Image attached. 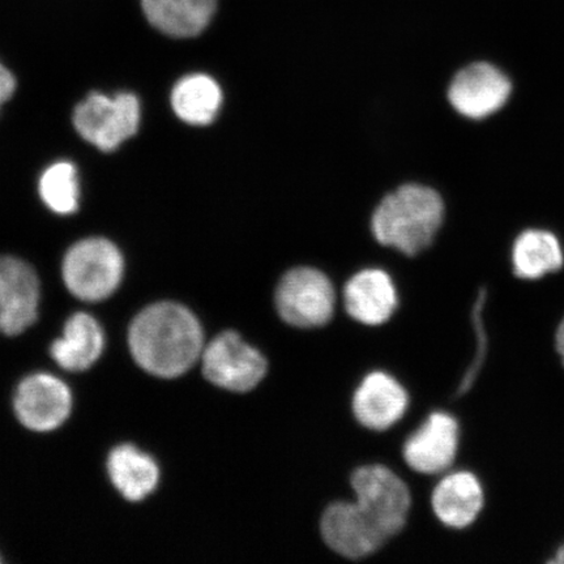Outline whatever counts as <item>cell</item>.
Masks as SVG:
<instances>
[{"label": "cell", "mask_w": 564, "mask_h": 564, "mask_svg": "<svg viewBox=\"0 0 564 564\" xmlns=\"http://www.w3.org/2000/svg\"><path fill=\"white\" fill-rule=\"evenodd\" d=\"M129 347L140 368L152 376L181 377L202 358V324L180 303H154L132 321Z\"/></svg>", "instance_id": "6da1fadb"}, {"label": "cell", "mask_w": 564, "mask_h": 564, "mask_svg": "<svg viewBox=\"0 0 564 564\" xmlns=\"http://www.w3.org/2000/svg\"><path fill=\"white\" fill-rule=\"evenodd\" d=\"M443 216L441 195L413 183L401 186L380 202L371 218V230L380 245L415 257L432 245Z\"/></svg>", "instance_id": "7a4b0ae2"}, {"label": "cell", "mask_w": 564, "mask_h": 564, "mask_svg": "<svg viewBox=\"0 0 564 564\" xmlns=\"http://www.w3.org/2000/svg\"><path fill=\"white\" fill-rule=\"evenodd\" d=\"M124 260L118 247L105 238L75 243L63 260V280L70 294L86 302L104 301L121 284Z\"/></svg>", "instance_id": "3957f363"}, {"label": "cell", "mask_w": 564, "mask_h": 564, "mask_svg": "<svg viewBox=\"0 0 564 564\" xmlns=\"http://www.w3.org/2000/svg\"><path fill=\"white\" fill-rule=\"evenodd\" d=\"M274 302L285 323L297 328H316L333 319L336 294L326 274L299 267L282 276Z\"/></svg>", "instance_id": "277c9868"}, {"label": "cell", "mask_w": 564, "mask_h": 564, "mask_svg": "<svg viewBox=\"0 0 564 564\" xmlns=\"http://www.w3.org/2000/svg\"><path fill=\"white\" fill-rule=\"evenodd\" d=\"M350 482L359 509L387 540L403 531L412 505L403 479L382 465H369L357 469Z\"/></svg>", "instance_id": "5b68a950"}, {"label": "cell", "mask_w": 564, "mask_h": 564, "mask_svg": "<svg viewBox=\"0 0 564 564\" xmlns=\"http://www.w3.org/2000/svg\"><path fill=\"white\" fill-rule=\"evenodd\" d=\"M139 123L140 102L132 94L115 97L90 94L74 111L76 131L104 152L117 150L135 135Z\"/></svg>", "instance_id": "8992f818"}, {"label": "cell", "mask_w": 564, "mask_h": 564, "mask_svg": "<svg viewBox=\"0 0 564 564\" xmlns=\"http://www.w3.org/2000/svg\"><path fill=\"white\" fill-rule=\"evenodd\" d=\"M204 377L231 392H249L265 377L268 364L262 352L241 335L227 330L212 340L202 355Z\"/></svg>", "instance_id": "52a82bcc"}, {"label": "cell", "mask_w": 564, "mask_h": 564, "mask_svg": "<svg viewBox=\"0 0 564 564\" xmlns=\"http://www.w3.org/2000/svg\"><path fill=\"white\" fill-rule=\"evenodd\" d=\"M13 409L21 425L32 432H53L69 417L73 393L63 380L52 373H33L19 384Z\"/></svg>", "instance_id": "ba28073f"}, {"label": "cell", "mask_w": 564, "mask_h": 564, "mask_svg": "<svg viewBox=\"0 0 564 564\" xmlns=\"http://www.w3.org/2000/svg\"><path fill=\"white\" fill-rule=\"evenodd\" d=\"M41 288L37 274L23 260L0 257V334H24L39 319Z\"/></svg>", "instance_id": "9c48e42d"}, {"label": "cell", "mask_w": 564, "mask_h": 564, "mask_svg": "<svg viewBox=\"0 0 564 564\" xmlns=\"http://www.w3.org/2000/svg\"><path fill=\"white\" fill-rule=\"evenodd\" d=\"M511 91V80L503 70L491 63L477 62L454 77L448 89V100L462 116L484 119L502 109Z\"/></svg>", "instance_id": "30bf717a"}, {"label": "cell", "mask_w": 564, "mask_h": 564, "mask_svg": "<svg viewBox=\"0 0 564 564\" xmlns=\"http://www.w3.org/2000/svg\"><path fill=\"white\" fill-rule=\"evenodd\" d=\"M321 532L330 550L351 561L376 554L388 541L357 503L329 506L323 514Z\"/></svg>", "instance_id": "8fae6325"}, {"label": "cell", "mask_w": 564, "mask_h": 564, "mask_svg": "<svg viewBox=\"0 0 564 564\" xmlns=\"http://www.w3.org/2000/svg\"><path fill=\"white\" fill-rule=\"evenodd\" d=\"M460 426L453 415L436 412L405 442L404 460L422 475H440L453 467Z\"/></svg>", "instance_id": "7c38bea8"}, {"label": "cell", "mask_w": 564, "mask_h": 564, "mask_svg": "<svg viewBox=\"0 0 564 564\" xmlns=\"http://www.w3.org/2000/svg\"><path fill=\"white\" fill-rule=\"evenodd\" d=\"M408 405L409 398L403 386L379 371L366 377L352 398V412L357 421L376 432H383L403 419Z\"/></svg>", "instance_id": "4fadbf2b"}, {"label": "cell", "mask_w": 564, "mask_h": 564, "mask_svg": "<svg viewBox=\"0 0 564 564\" xmlns=\"http://www.w3.org/2000/svg\"><path fill=\"white\" fill-rule=\"evenodd\" d=\"M345 307L352 319L366 326H380L391 319L399 305L397 288L382 270H365L344 289Z\"/></svg>", "instance_id": "5bb4252c"}, {"label": "cell", "mask_w": 564, "mask_h": 564, "mask_svg": "<svg viewBox=\"0 0 564 564\" xmlns=\"http://www.w3.org/2000/svg\"><path fill=\"white\" fill-rule=\"evenodd\" d=\"M485 496L481 482L470 471H455L436 486L432 505L436 518L446 527L464 529L481 513Z\"/></svg>", "instance_id": "9a60e30c"}, {"label": "cell", "mask_w": 564, "mask_h": 564, "mask_svg": "<svg viewBox=\"0 0 564 564\" xmlns=\"http://www.w3.org/2000/svg\"><path fill=\"white\" fill-rule=\"evenodd\" d=\"M104 348L105 335L100 323L89 314L77 313L67 321L63 336L52 344L51 356L62 369L82 372L98 361Z\"/></svg>", "instance_id": "2e32d148"}, {"label": "cell", "mask_w": 564, "mask_h": 564, "mask_svg": "<svg viewBox=\"0 0 564 564\" xmlns=\"http://www.w3.org/2000/svg\"><path fill=\"white\" fill-rule=\"evenodd\" d=\"M144 15L160 32L175 39L196 37L214 19L217 0H140Z\"/></svg>", "instance_id": "e0dca14e"}, {"label": "cell", "mask_w": 564, "mask_h": 564, "mask_svg": "<svg viewBox=\"0 0 564 564\" xmlns=\"http://www.w3.org/2000/svg\"><path fill=\"white\" fill-rule=\"evenodd\" d=\"M106 467L111 484L130 502H141L158 489V463L131 444H122L112 449Z\"/></svg>", "instance_id": "ac0fdd59"}, {"label": "cell", "mask_w": 564, "mask_h": 564, "mask_svg": "<svg viewBox=\"0 0 564 564\" xmlns=\"http://www.w3.org/2000/svg\"><path fill=\"white\" fill-rule=\"evenodd\" d=\"M563 264L562 245L552 231L529 229L513 243V273L521 280H540L560 271Z\"/></svg>", "instance_id": "d6986e66"}, {"label": "cell", "mask_w": 564, "mask_h": 564, "mask_svg": "<svg viewBox=\"0 0 564 564\" xmlns=\"http://www.w3.org/2000/svg\"><path fill=\"white\" fill-rule=\"evenodd\" d=\"M223 104L220 86L210 76L183 77L172 91V106L183 122L207 126L215 121Z\"/></svg>", "instance_id": "ffe728a7"}, {"label": "cell", "mask_w": 564, "mask_h": 564, "mask_svg": "<svg viewBox=\"0 0 564 564\" xmlns=\"http://www.w3.org/2000/svg\"><path fill=\"white\" fill-rule=\"evenodd\" d=\"M40 195L55 214L70 215L79 207V181L76 167L69 162H56L40 180Z\"/></svg>", "instance_id": "44dd1931"}, {"label": "cell", "mask_w": 564, "mask_h": 564, "mask_svg": "<svg viewBox=\"0 0 564 564\" xmlns=\"http://www.w3.org/2000/svg\"><path fill=\"white\" fill-rule=\"evenodd\" d=\"M486 301V292H479L478 300L476 302V306L474 308V323H475V329L477 334V352L476 357L474 359V364L469 366V369L467 372H465V376L463 378V382L460 386H458V390L456 393V397H463L464 393H467L471 386L476 382L477 376L479 370H481V366L484 362V358L486 355V333L484 327V321H482V314H484V306Z\"/></svg>", "instance_id": "7402d4cb"}, {"label": "cell", "mask_w": 564, "mask_h": 564, "mask_svg": "<svg viewBox=\"0 0 564 564\" xmlns=\"http://www.w3.org/2000/svg\"><path fill=\"white\" fill-rule=\"evenodd\" d=\"M15 77H13L10 69H7L2 63H0V108L15 94Z\"/></svg>", "instance_id": "603a6c76"}, {"label": "cell", "mask_w": 564, "mask_h": 564, "mask_svg": "<svg viewBox=\"0 0 564 564\" xmlns=\"http://www.w3.org/2000/svg\"><path fill=\"white\" fill-rule=\"evenodd\" d=\"M552 562L556 564H564V544L558 550H556L554 560Z\"/></svg>", "instance_id": "cb8c5ba5"}, {"label": "cell", "mask_w": 564, "mask_h": 564, "mask_svg": "<svg viewBox=\"0 0 564 564\" xmlns=\"http://www.w3.org/2000/svg\"><path fill=\"white\" fill-rule=\"evenodd\" d=\"M561 358H562V364H563V366H564V356H563V357H561Z\"/></svg>", "instance_id": "d4e9b609"}, {"label": "cell", "mask_w": 564, "mask_h": 564, "mask_svg": "<svg viewBox=\"0 0 564 564\" xmlns=\"http://www.w3.org/2000/svg\"><path fill=\"white\" fill-rule=\"evenodd\" d=\"M0 562H2V560H0Z\"/></svg>", "instance_id": "484cf974"}]
</instances>
